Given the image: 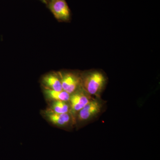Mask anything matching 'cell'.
I'll return each instance as SVG.
<instances>
[{"instance_id":"cell-10","label":"cell","mask_w":160,"mask_h":160,"mask_svg":"<svg viewBox=\"0 0 160 160\" xmlns=\"http://www.w3.org/2000/svg\"><path fill=\"white\" fill-rule=\"evenodd\" d=\"M40 1H42V2H44V3H46V4H47V3H46V0H40Z\"/></svg>"},{"instance_id":"cell-4","label":"cell","mask_w":160,"mask_h":160,"mask_svg":"<svg viewBox=\"0 0 160 160\" xmlns=\"http://www.w3.org/2000/svg\"><path fill=\"white\" fill-rule=\"evenodd\" d=\"M63 90L71 94L77 89L79 84V79L75 75L71 73H66L61 79Z\"/></svg>"},{"instance_id":"cell-6","label":"cell","mask_w":160,"mask_h":160,"mask_svg":"<svg viewBox=\"0 0 160 160\" xmlns=\"http://www.w3.org/2000/svg\"><path fill=\"white\" fill-rule=\"evenodd\" d=\"M43 82L47 89L57 91L63 90L61 80L57 75H47L43 78Z\"/></svg>"},{"instance_id":"cell-3","label":"cell","mask_w":160,"mask_h":160,"mask_svg":"<svg viewBox=\"0 0 160 160\" xmlns=\"http://www.w3.org/2000/svg\"><path fill=\"white\" fill-rule=\"evenodd\" d=\"M101 106L97 101H89V102L79 111L78 118L81 121L89 119L101 110Z\"/></svg>"},{"instance_id":"cell-5","label":"cell","mask_w":160,"mask_h":160,"mask_svg":"<svg viewBox=\"0 0 160 160\" xmlns=\"http://www.w3.org/2000/svg\"><path fill=\"white\" fill-rule=\"evenodd\" d=\"M71 108L73 111H80L89 102V98L82 92H78L70 97Z\"/></svg>"},{"instance_id":"cell-1","label":"cell","mask_w":160,"mask_h":160,"mask_svg":"<svg viewBox=\"0 0 160 160\" xmlns=\"http://www.w3.org/2000/svg\"><path fill=\"white\" fill-rule=\"evenodd\" d=\"M106 82L104 75L98 71H94L87 75L84 80V86L88 93L97 94L102 89Z\"/></svg>"},{"instance_id":"cell-11","label":"cell","mask_w":160,"mask_h":160,"mask_svg":"<svg viewBox=\"0 0 160 160\" xmlns=\"http://www.w3.org/2000/svg\"><path fill=\"white\" fill-rule=\"evenodd\" d=\"M50 1V0H46V3H48V2H49V1Z\"/></svg>"},{"instance_id":"cell-8","label":"cell","mask_w":160,"mask_h":160,"mask_svg":"<svg viewBox=\"0 0 160 160\" xmlns=\"http://www.w3.org/2000/svg\"><path fill=\"white\" fill-rule=\"evenodd\" d=\"M45 92L49 98L56 101L66 102L70 98V94L64 90L57 91L46 88Z\"/></svg>"},{"instance_id":"cell-7","label":"cell","mask_w":160,"mask_h":160,"mask_svg":"<svg viewBox=\"0 0 160 160\" xmlns=\"http://www.w3.org/2000/svg\"><path fill=\"white\" fill-rule=\"evenodd\" d=\"M48 117L52 122L56 125L64 126L69 122L70 117L67 113H57L55 112L49 113Z\"/></svg>"},{"instance_id":"cell-2","label":"cell","mask_w":160,"mask_h":160,"mask_svg":"<svg viewBox=\"0 0 160 160\" xmlns=\"http://www.w3.org/2000/svg\"><path fill=\"white\" fill-rule=\"evenodd\" d=\"M48 7L55 18L61 22H67L70 20L71 12L66 0H50Z\"/></svg>"},{"instance_id":"cell-9","label":"cell","mask_w":160,"mask_h":160,"mask_svg":"<svg viewBox=\"0 0 160 160\" xmlns=\"http://www.w3.org/2000/svg\"><path fill=\"white\" fill-rule=\"evenodd\" d=\"M52 108L54 112L57 113H67L69 110V106L63 101H57L53 104Z\"/></svg>"}]
</instances>
